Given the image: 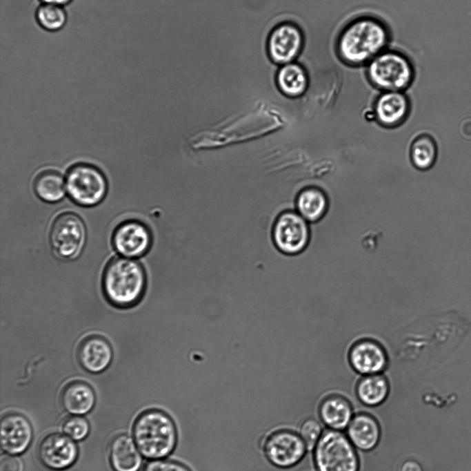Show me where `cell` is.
Instances as JSON below:
<instances>
[{
    "instance_id": "cell-1",
    "label": "cell",
    "mask_w": 471,
    "mask_h": 471,
    "mask_svg": "<svg viewBox=\"0 0 471 471\" xmlns=\"http://www.w3.org/2000/svg\"><path fill=\"white\" fill-rule=\"evenodd\" d=\"M388 41V31L381 21L370 17H360L343 28L338 39L337 51L348 64H368L384 51Z\"/></svg>"
},
{
    "instance_id": "cell-2",
    "label": "cell",
    "mask_w": 471,
    "mask_h": 471,
    "mask_svg": "<svg viewBox=\"0 0 471 471\" xmlns=\"http://www.w3.org/2000/svg\"><path fill=\"white\" fill-rule=\"evenodd\" d=\"M132 434L141 454L150 459L168 456L177 442L173 420L159 410H148L139 414L133 424Z\"/></svg>"
},
{
    "instance_id": "cell-3",
    "label": "cell",
    "mask_w": 471,
    "mask_h": 471,
    "mask_svg": "<svg viewBox=\"0 0 471 471\" xmlns=\"http://www.w3.org/2000/svg\"><path fill=\"white\" fill-rule=\"evenodd\" d=\"M146 287V276L137 262L114 258L107 265L103 276V288L108 300L119 307L136 305Z\"/></svg>"
},
{
    "instance_id": "cell-4",
    "label": "cell",
    "mask_w": 471,
    "mask_h": 471,
    "mask_svg": "<svg viewBox=\"0 0 471 471\" xmlns=\"http://www.w3.org/2000/svg\"><path fill=\"white\" fill-rule=\"evenodd\" d=\"M317 471H359L360 459L357 449L346 434L325 430L312 450Z\"/></svg>"
},
{
    "instance_id": "cell-5",
    "label": "cell",
    "mask_w": 471,
    "mask_h": 471,
    "mask_svg": "<svg viewBox=\"0 0 471 471\" xmlns=\"http://www.w3.org/2000/svg\"><path fill=\"white\" fill-rule=\"evenodd\" d=\"M367 75L376 87L386 91H400L408 87L414 77L410 61L396 51H383L368 64Z\"/></svg>"
},
{
    "instance_id": "cell-6",
    "label": "cell",
    "mask_w": 471,
    "mask_h": 471,
    "mask_svg": "<svg viewBox=\"0 0 471 471\" xmlns=\"http://www.w3.org/2000/svg\"><path fill=\"white\" fill-rule=\"evenodd\" d=\"M66 186L70 198L83 206L97 205L107 192L103 174L97 167L88 164H78L70 169Z\"/></svg>"
},
{
    "instance_id": "cell-7",
    "label": "cell",
    "mask_w": 471,
    "mask_h": 471,
    "mask_svg": "<svg viewBox=\"0 0 471 471\" xmlns=\"http://www.w3.org/2000/svg\"><path fill=\"white\" fill-rule=\"evenodd\" d=\"M86 237V227L81 218L75 213H65L54 221L49 240L56 256L64 260H72L82 251Z\"/></svg>"
},
{
    "instance_id": "cell-8",
    "label": "cell",
    "mask_w": 471,
    "mask_h": 471,
    "mask_svg": "<svg viewBox=\"0 0 471 471\" xmlns=\"http://www.w3.org/2000/svg\"><path fill=\"white\" fill-rule=\"evenodd\" d=\"M352 369L361 376L383 374L391 362L390 354L377 339L361 337L352 342L347 352Z\"/></svg>"
},
{
    "instance_id": "cell-9",
    "label": "cell",
    "mask_w": 471,
    "mask_h": 471,
    "mask_svg": "<svg viewBox=\"0 0 471 471\" xmlns=\"http://www.w3.org/2000/svg\"><path fill=\"white\" fill-rule=\"evenodd\" d=\"M272 241L282 254L294 256L303 253L310 242L309 229L299 215L287 211L281 214L272 228Z\"/></svg>"
},
{
    "instance_id": "cell-10",
    "label": "cell",
    "mask_w": 471,
    "mask_h": 471,
    "mask_svg": "<svg viewBox=\"0 0 471 471\" xmlns=\"http://www.w3.org/2000/svg\"><path fill=\"white\" fill-rule=\"evenodd\" d=\"M308 452L298 434L288 430L273 432L265 440L264 452L274 465L290 468L299 464Z\"/></svg>"
},
{
    "instance_id": "cell-11",
    "label": "cell",
    "mask_w": 471,
    "mask_h": 471,
    "mask_svg": "<svg viewBox=\"0 0 471 471\" xmlns=\"http://www.w3.org/2000/svg\"><path fill=\"white\" fill-rule=\"evenodd\" d=\"M303 35L296 24L285 21L274 27L267 41V52L270 59L282 66L294 60L300 54L303 46Z\"/></svg>"
},
{
    "instance_id": "cell-12",
    "label": "cell",
    "mask_w": 471,
    "mask_h": 471,
    "mask_svg": "<svg viewBox=\"0 0 471 471\" xmlns=\"http://www.w3.org/2000/svg\"><path fill=\"white\" fill-rule=\"evenodd\" d=\"M38 456L48 468L62 470L74 463L78 457V448L73 439L67 435L53 432L41 441Z\"/></svg>"
},
{
    "instance_id": "cell-13",
    "label": "cell",
    "mask_w": 471,
    "mask_h": 471,
    "mask_svg": "<svg viewBox=\"0 0 471 471\" xmlns=\"http://www.w3.org/2000/svg\"><path fill=\"white\" fill-rule=\"evenodd\" d=\"M112 243L119 253L129 258H137L150 249L152 236L143 223L129 220L117 227L112 236Z\"/></svg>"
},
{
    "instance_id": "cell-14",
    "label": "cell",
    "mask_w": 471,
    "mask_h": 471,
    "mask_svg": "<svg viewBox=\"0 0 471 471\" xmlns=\"http://www.w3.org/2000/svg\"><path fill=\"white\" fill-rule=\"evenodd\" d=\"M33 436L32 425L28 419L17 412L2 416L0 439L2 449L9 454L17 455L29 447Z\"/></svg>"
},
{
    "instance_id": "cell-15",
    "label": "cell",
    "mask_w": 471,
    "mask_h": 471,
    "mask_svg": "<svg viewBox=\"0 0 471 471\" xmlns=\"http://www.w3.org/2000/svg\"><path fill=\"white\" fill-rule=\"evenodd\" d=\"M79 363L88 372L99 373L106 369L112 358V349L109 342L99 335L84 338L77 350Z\"/></svg>"
},
{
    "instance_id": "cell-16",
    "label": "cell",
    "mask_w": 471,
    "mask_h": 471,
    "mask_svg": "<svg viewBox=\"0 0 471 471\" xmlns=\"http://www.w3.org/2000/svg\"><path fill=\"white\" fill-rule=\"evenodd\" d=\"M345 431L355 448L361 452H368L374 450L381 438L379 421L366 412L354 414Z\"/></svg>"
},
{
    "instance_id": "cell-17",
    "label": "cell",
    "mask_w": 471,
    "mask_h": 471,
    "mask_svg": "<svg viewBox=\"0 0 471 471\" xmlns=\"http://www.w3.org/2000/svg\"><path fill=\"white\" fill-rule=\"evenodd\" d=\"M320 421L327 429L344 431L354 413L348 399L339 394H330L324 398L318 408Z\"/></svg>"
},
{
    "instance_id": "cell-18",
    "label": "cell",
    "mask_w": 471,
    "mask_h": 471,
    "mask_svg": "<svg viewBox=\"0 0 471 471\" xmlns=\"http://www.w3.org/2000/svg\"><path fill=\"white\" fill-rule=\"evenodd\" d=\"M134 441L127 434L114 437L109 447V458L114 471H138L142 458Z\"/></svg>"
},
{
    "instance_id": "cell-19",
    "label": "cell",
    "mask_w": 471,
    "mask_h": 471,
    "mask_svg": "<svg viewBox=\"0 0 471 471\" xmlns=\"http://www.w3.org/2000/svg\"><path fill=\"white\" fill-rule=\"evenodd\" d=\"M390 392V382L384 373L362 376L355 387L358 401L368 407L381 405L388 398Z\"/></svg>"
},
{
    "instance_id": "cell-20",
    "label": "cell",
    "mask_w": 471,
    "mask_h": 471,
    "mask_svg": "<svg viewBox=\"0 0 471 471\" xmlns=\"http://www.w3.org/2000/svg\"><path fill=\"white\" fill-rule=\"evenodd\" d=\"M95 401V394L92 387L79 381L67 384L61 394L63 407L74 415H83L90 412Z\"/></svg>"
},
{
    "instance_id": "cell-21",
    "label": "cell",
    "mask_w": 471,
    "mask_h": 471,
    "mask_svg": "<svg viewBox=\"0 0 471 471\" xmlns=\"http://www.w3.org/2000/svg\"><path fill=\"white\" fill-rule=\"evenodd\" d=\"M276 84L283 94L298 97L305 91L308 76L301 65L293 61L280 66L276 74Z\"/></svg>"
},
{
    "instance_id": "cell-22",
    "label": "cell",
    "mask_w": 471,
    "mask_h": 471,
    "mask_svg": "<svg viewBox=\"0 0 471 471\" xmlns=\"http://www.w3.org/2000/svg\"><path fill=\"white\" fill-rule=\"evenodd\" d=\"M408 102L399 91H387L378 99L376 112L379 119L387 124L400 121L405 115Z\"/></svg>"
},
{
    "instance_id": "cell-23",
    "label": "cell",
    "mask_w": 471,
    "mask_h": 471,
    "mask_svg": "<svg viewBox=\"0 0 471 471\" xmlns=\"http://www.w3.org/2000/svg\"><path fill=\"white\" fill-rule=\"evenodd\" d=\"M34 189L38 197L47 202H56L65 195V182L62 175L54 171L40 173L34 182Z\"/></svg>"
},
{
    "instance_id": "cell-24",
    "label": "cell",
    "mask_w": 471,
    "mask_h": 471,
    "mask_svg": "<svg viewBox=\"0 0 471 471\" xmlns=\"http://www.w3.org/2000/svg\"><path fill=\"white\" fill-rule=\"evenodd\" d=\"M67 13L63 6L41 3L35 11V19L38 25L48 32H57L62 29L67 22Z\"/></svg>"
},
{
    "instance_id": "cell-25",
    "label": "cell",
    "mask_w": 471,
    "mask_h": 471,
    "mask_svg": "<svg viewBox=\"0 0 471 471\" xmlns=\"http://www.w3.org/2000/svg\"><path fill=\"white\" fill-rule=\"evenodd\" d=\"M297 207L303 218L310 221L316 220L325 211V198L317 189L305 190L298 197Z\"/></svg>"
},
{
    "instance_id": "cell-26",
    "label": "cell",
    "mask_w": 471,
    "mask_h": 471,
    "mask_svg": "<svg viewBox=\"0 0 471 471\" xmlns=\"http://www.w3.org/2000/svg\"><path fill=\"white\" fill-rule=\"evenodd\" d=\"M412 156L414 164L422 169L433 165L437 157V146L434 140L427 136L418 139L413 144Z\"/></svg>"
},
{
    "instance_id": "cell-27",
    "label": "cell",
    "mask_w": 471,
    "mask_h": 471,
    "mask_svg": "<svg viewBox=\"0 0 471 471\" xmlns=\"http://www.w3.org/2000/svg\"><path fill=\"white\" fill-rule=\"evenodd\" d=\"M321 421L314 417L304 419L299 427L298 434L305 444L308 451H312L319 439L324 429Z\"/></svg>"
},
{
    "instance_id": "cell-28",
    "label": "cell",
    "mask_w": 471,
    "mask_h": 471,
    "mask_svg": "<svg viewBox=\"0 0 471 471\" xmlns=\"http://www.w3.org/2000/svg\"><path fill=\"white\" fill-rule=\"evenodd\" d=\"M66 435L73 440L81 441L86 438L90 432V424L88 420L80 415H74L67 418L62 425Z\"/></svg>"
},
{
    "instance_id": "cell-29",
    "label": "cell",
    "mask_w": 471,
    "mask_h": 471,
    "mask_svg": "<svg viewBox=\"0 0 471 471\" xmlns=\"http://www.w3.org/2000/svg\"><path fill=\"white\" fill-rule=\"evenodd\" d=\"M143 471H190V470L175 461L154 459L146 464Z\"/></svg>"
},
{
    "instance_id": "cell-30",
    "label": "cell",
    "mask_w": 471,
    "mask_h": 471,
    "mask_svg": "<svg viewBox=\"0 0 471 471\" xmlns=\"http://www.w3.org/2000/svg\"><path fill=\"white\" fill-rule=\"evenodd\" d=\"M0 471H23V463L15 455H4L0 461Z\"/></svg>"
},
{
    "instance_id": "cell-31",
    "label": "cell",
    "mask_w": 471,
    "mask_h": 471,
    "mask_svg": "<svg viewBox=\"0 0 471 471\" xmlns=\"http://www.w3.org/2000/svg\"><path fill=\"white\" fill-rule=\"evenodd\" d=\"M399 471H423V469L417 460L408 459L401 462Z\"/></svg>"
},
{
    "instance_id": "cell-32",
    "label": "cell",
    "mask_w": 471,
    "mask_h": 471,
    "mask_svg": "<svg viewBox=\"0 0 471 471\" xmlns=\"http://www.w3.org/2000/svg\"><path fill=\"white\" fill-rule=\"evenodd\" d=\"M42 3H50L64 6L70 3L73 0H39Z\"/></svg>"
}]
</instances>
